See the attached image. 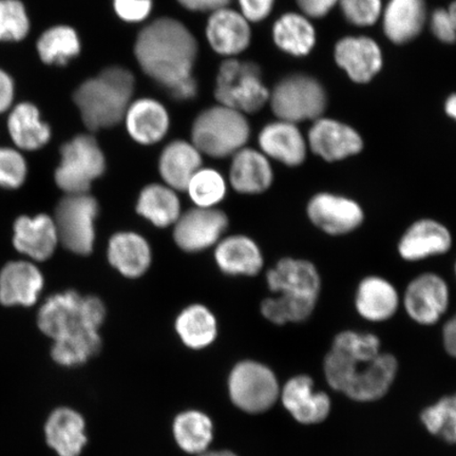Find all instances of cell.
<instances>
[{
	"label": "cell",
	"mask_w": 456,
	"mask_h": 456,
	"mask_svg": "<svg viewBox=\"0 0 456 456\" xmlns=\"http://www.w3.org/2000/svg\"><path fill=\"white\" fill-rule=\"evenodd\" d=\"M107 255L114 269L128 278L144 275L151 265L150 244L135 232H121L112 236Z\"/></svg>",
	"instance_id": "cell-31"
},
{
	"label": "cell",
	"mask_w": 456,
	"mask_h": 456,
	"mask_svg": "<svg viewBox=\"0 0 456 456\" xmlns=\"http://www.w3.org/2000/svg\"><path fill=\"white\" fill-rule=\"evenodd\" d=\"M174 435L176 443L184 452L203 453L213 440V423L208 416L201 412H184L176 416Z\"/></svg>",
	"instance_id": "cell-37"
},
{
	"label": "cell",
	"mask_w": 456,
	"mask_h": 456,
	"mask_svg": "<svg viewBox=\"0 0 456 456\" xmlns=\"http://www.w3.org/2000/svg\"><path fill=\"white\" fill-rule=\"evenodd\" d=\"M230 393L238 408L249 413H259L276 403L279 387L269 368L258 362H243L232 370Z\"/></svg>",
	"instance_id": "cell-9"
},
{
	"label": "cell",
	"mask_w": 456,
	"mask_h": 456,
	"mask_svg": "<svg viewBox=\"0 0 456 456\" xmlns=\"http://www.w3.org/2000/svg\"><path fill=\"white\" fill-rule=\"evenodd\" d=\"M44 431L45 443L60 456H78L87 443L85 421L71 409L54 410L45 420Z\"/></svg>",
	"instance_id": "cell-29"
},
{
	"label": "cell",
	"mask_w": 456,
	"mask_h": 456,
	"mask_svg": "<svg viewBox=\"0 0 456 456\" xmlns=\"http://www.w3.org/2000/svg\"><path fill=\"white\" fill-rule=\"evenodd\" d=\"M273 179L272 162L259 150L245 146L232 157L230 183L241 195H262L273 186Z\"/></svg>",
	"instance_id": "cell-22"
},
{
	"label": "cell",
	"mask_w": 456,
	"mask_h": 456,
	"mask_svg": "<svg viewBox=\"0 0 456 456\" xmlns=\"http://www.w3.org/2000/svg\"><path fill=\"white\" fill-rule=\"evenodd\" d=\"M339 0H296L302 14L307 19H323L332 11Z\"/></svg>",
	"instance_id": "cell-47"
},
{
	"label": "cell",
	"mask_w": 456,
	"mask_h": 456,
	"mask_svg": "<svg viewBox=\"0 0 456 456\" xmlns=\"http://www.w3.org/2000/svg\"><path fill=\"white\" fill-rule=\"evenodd\" d=\"M452 245V233L446 225L436 219L423 218L404 231L398 240L397 252L403 261L414 264L447 254Z\"/></svg>",
	"instance_id": "cell-15"
},
{
	"label": "cell",
	"mask_w": 456,
	"mask_h": 456,
	"mask_svg": "<svg viewBox=\"0 0 456 456\" xmlns=\"http://www.w3.org/2000/svg\"><path fill=\"white\" fill-rule=\"evenodd\" d=\"M59 242L54 220L48 215H24L14 221L13 247L31 261L48 260Z\"/></svg>",
	"instance_id": "cell-20"
},
{
	"label": "cell",
	"mask_w": 456,
	"mask_h": 456,
	"mask_svg": "<svg viewBox=\"0 0 456 456\" xmlns=\"http://www.w3.org/2000/svg\"><path fill=\"white\" fill-rule=\"evenodd\" d=\"M186 191L197 208H212L224 201L227 182L218 170L201 167L188 182Z\"/></svg>",
	"instance_id": "cell-39"
},
{
	"label": "cell",
	"mask_w": 456,
	"mask_h": 456,
	"mask_svg": "<svg viewBox=\"0 0 456 456\" xmlns=\"http://www.w3.org/2000/svg\"><path fill=\"white\" fill-rule=\"evenodd\" d=\"M421 419L428 431L442 436L448 443H454L456 436V403L454 396L444 397L435 406L421 413Z\"/></svg>",
	"instance_id": "cell-41"
},
{
	"label": "cell",
	"mask_w": 456,
	"mask_h": 456,
	"mask_svg": "<svg viewBox=\"0 0 456 456\" xmlns=\"http://www.w3.org/2000/svg\"><path fill=\"white\" fill-rule=\"evenodd\" d=\"M215 261L227 276L254 277L265 267V256L254 239L245 235L222 238L216 244Z\"/></svg>",
	"instance_id": "cell-23"
},
{
	"label": "cell",
	"mask_w": 456,
	"mask_h": 456,
	"mask_svg": "<svg viewBox=\"0 0 456 456\" xmlns=\"http://www.w3.org/2000/svg\"><path fill=\"white\" fill-rule=\"evenodd\" d=\"M41 270L28 260H14L0 270V305L31 307L37 304L44 289Z\"/></svg>",
	"instance_id": "cell-17"
},
{
	"label": "cell",
	"mask_w": 456,
	"mask_h": 456,
	"mask_svg": "<svg viewBox=\"0 0 456 456\" xmlns=\"http://www.w3.org/2000/svg\"><path fill=\"white\" fill-rule=\"evenodd\" d=\"M114 13L126 24H141L153 11V0H112Z\"/></svg>",
	"instance_id": "cell-44"
},
{
	"label": "cell",
	"mask_w": 456,
	"mask_h": 456,
	"mask_svg": "<svg viewBox=\"0 0 456 456\" xmlns=\"http://www.w3.org/2000/svg\"><path fill=\"white\" fill-rule=\"evenodd\" d=\"M259 151L287 167H298L305 162L309 148L297 124L276 119L266 124L258 134Z\"/></svg>",
	"instance_id": "cell-18"
},
{
	"label": "cell",
	"mask_w": 456,
	"mask_h": 456,
	"mask_svg": "<svg viewBox=\"0 0 456 456\" xmlns=\"http://www.w3.org/2000/svg\"><path fill=\"white\" fill-rule=\"evenodd\" d=\"M135 77L123 66H110L86 79L73 93V102L86 127L94 133L123 121L134 100Z\"/></svg>",
	"instance_id": "cell-2"
},
{
	"label": "cell",
	"mask_w": 456,
	"mask_h": 456,
	"mask_svg": "<svg viewBox=\"0 0 456 456\" xmlns=\"http://www.w3.org/2000/svg\"><path fill=\"white\" fill-rule=\"evenodd\" d=\"M101 346L99 330L86 328L54 340L51 356L61 366L77 367L98 354Z\"/></svg>",
	"instance_id": "cell-36"
},
{
	"label": "cell",
	"mask_w": 456,
	"mask_h": 456,
	"mask_svg": "<svg viewBox=\"0 0 456 456\" xmlns=\"http://www.w3.org/2000/svg\"><path fill=\"white\" fill-rule=\"evenodd\" d=\"M28 175L26 159L20 151L0 147V188L15 191L25 184Z\"/></svg>",
	"instance_id": "cell-42"
},
{
	"label": "cell",
	"mask_w": 456,
	"mask_h": 456,
	"mask_svg": "<svg viewBox=\"0 0 456 456\" xmlns=\"http://www.w3.org/2000/svg\"><path fill=\"white\" fill-rule=\"evenodd\" d=\"M200 456H237L230 452H203Z\"/></svg>",
	"instance_id": "cell-53"
},
{
	"label": "cell",
	"mask_w": 456,
	"mask_h": 456,
	"mask_svg": "<svg viewBox=\"0 0 456 456\" xmlns=\"http://www.w3.org/2000/svg\"><path fill=\"white\" fill-rule=\"evenodd\" d=\"M134 54L141 70L167 91L193 76L199 44L183 22L164 16L142 28Z\"/></svg>",
	"instance_id": "cell-1"
},
{
	"label": "cell",
	"mask_w": 456,
	"mask_h": 456,
	"mask_svg": "<svg viewBox=\"0 0 456 456\" xmlns=\"http://www.w3.org/2000/svg\"><path fill=\"white\" fill-rule=\"evenodd\" d=\"M30 28V19L20 0H0V42L24 41Z\"/></svg>",
	"instance_id": "cell-40"
},
{
	"label": "cell",
	"mask_w": 456,
	"mask_h": 456,
	"mask_svg": "<svg viewBox=\"0 0 456 456\" xmlns=\"http://www.w3.org/2000/svg\"><path fill=\"white\" fill-rule=\"evenodd\" d=\"M123 121L130 138L145 146L161 142L170 128V116L167 107L152 98L131 101Z\"/></svg>",
	"instance_id": "cell-21"
},
{
	"label": "cell",
	"mask_w": 456,
	"mask_h": 456,
	"mask_svg": "<svg viewBox=\"0 0 456 456\" xmlns=\"http://www.w3.org/2000/svg\"><path fill=\"white\" fill-rule=\"evenodd\" d=\"M444 112H446L447 117L450 118L455 119L456 118V99L455 95L452 94L449 98L444 102Z\"/></svg>",
	"instance_id": "cell-52"
},
{
	"label": "cell",
	"mask_w": 456,
	"mask_h": 456,
	"mask_svg": "<svg viewBox=\"0 0 456 456\" xmlns=\"http://www.w3.org/2000/svg\"><path fill=\"white\" fill-rule=\"evenodd\" d=\"M450 297L447 281L436 273L427 272L408 283L402 305L414 322L433 326L448 311Z\"/></svg>",
	"instance_id": "cell-11"
},
{
	"label": "cell",
	"mask_w": 456,
	"mask_h": 456,
	"mask_svg": "<svg viewBox=\"0 0 456 456\" xmlns=\"http://www.w3.org/2000/svg\"><path fill=\"white\" fill-rule=\"evenodd\" d=\"M305 210L307 219L314 226L333 237L354 232L366 219L364 210L356 200L330 191L312 196Z\"/></svg>",
	"instance_id": "cell-10"
},
{
	"label": "cell",
	"mask_w": 456,
	"mask_h": 456,
	"mask_svg": "<svg viewBox=\"0 0 456 456\" xmlns=\"http://www.w3.org/2000/svg\"><path fill=\"white\" fill-rule=\"evenodd\" d=\"M105 316V305L101 299L67 290L50 296L44 302L37 312V323L44 335L57 340L78 330H99Z\"/></svg>",
	"instance_id": "cell-4"
},
{
	"label": "cell",
	"mask_w": 456,
	"mask_h": 456,
	"mask_svg": "<svg viewBox=\"0 0 456 456\" xmlns=\"http://www.w3.org/2000/svg\"><path fill=\"white\" fill-rule=\"evenodd\" d=\"M444 346L450 355L455 356L456 353V322L455 319H450L443 329Z\"/></svg>",
	"instance_id": "cell-51"
},
{
	"label": "cell",
	"mask_w": 456,
	"mask_h": 456,
	"mask_svg": "<svg viewBox=\"0 0 456 456\" xmlns=\"http://www.w3.org/2000/svg\"><path fill=\"white\" fill-rule=\"evenodd\" d=\"M182 8L193 13H214L227 8L232 0H175Z\"/></svg>",
	"instance_id": "cell-48"
},
{
	"label": "cell",
	"mask_w": 456,
	"mask_h": 456,
	"mask_svg": "<svg viewBox=\"0 0 456 456\" xmlns=\"http://www.w3.org/2000/svg\"><path fill=\"white\" fill-rule=\"evenodd\" d=\"M240 13L249 22H260L273 12L276 0H238Z\"/></svg>",
	"instance_id": "cell-46"
},
{
	"label": "cell",
	"mask_w": 456,
	"mask_h": 456,
	"mask_svg": "<svg viewBox=\"0 0 456 456\" xmlns=\"http://www.w3.org/2000/svg\"><path fill=\"white\" fill-rule=\"evenodd\" d=\"M267 289L273 295L319 299L322 281L321 273L313 262L285 256L265 273Z\"/></svg>",
	"instance_id": "cell-14"
},
{
	"label": "cell",
	"mask_w": 456,
	"mask_h": 456,
	"mask_svg": "<svg viewBox=\"0 0 456 456\" xmlns=\"http://www.w3.org/2000/svg\"><path fill=\"white\" fill-rule=\"evenodd\" d=\"M305 138L309 151L328 163L355 157L364 147L362 136L355 128L323 117L313 122Z\"/></svg>",
	"instance_id": "cell-12"
},
{
	"label": "cell",
	"mask_w": 456,
	"mask_h": 456,
	"mask_svg": "<svg viewBox=\"0 0 456 456\" xmlns=\"http://www.w3.org/2000/svg\"><path fill=\"white\" fill-rule=\"evenodd\" d=\"M105 170L106 159L98 141L93 134H77L61 147L55 183L66 195L86 193Z\"/></svg>",
	"instance_id": "cell-7"
},
{
	"label": "cell",
	"mask_w": 456,
	"mask_h": 456,
	"mask_svg": "<svg viewBox=\"0 0 456 456\" xmlns=\"http://www.w3.org/2000/svg\"><path fill=\"white\" fill-rule=\"evenodd\" d=\"M249 138L247 116L220 104L200 112L191 127L192 144L203 155L216 159L232 157Z\"/></svg>",
	"instance_id": "cell-3"
},
{
	"label": "cell",
	"mask_w": 456,
	"mask_h": 456,
	"mask_svg": "<svg viewBox=\"0 0 456 456\" xmlns=\"http://www.w3.org/2000/svg\"><path fill=\"white\" fill-rule=\"evenodd\" d=\"M214 94L218 104L247 114L259 112L270 100L261 68L254 61L232 57L221 62Z\"/></svg>",
	"instance_id": "cell-5"
},
{
	"label": "cell",
	"mask_w": 456,
	"mask_h": 456,
	"mask_svg": "<svg viewBox=\"0 0 456 456\" xmlns=\"http://www.w3.org/2000/svg\"><path fill=\"white\" fill-rule=\"evenodd\" d=\"M272 111L277 119L294 124L316 121L328 108V94L316 77L305 73L284 77L270 91Z\"/></svg>",
	"instance_id": "cell-6"
},
{
	"label": "cell",
	"mask_w": 456,
	"mask_h": 456,
	"mask_svg": "<svg viewBox=\"0 0 456 456\" xmlns=\"http://www.w3.org/2000/svg\"><path fill=\"white\" fill-rule=\"evenodd\" d=\"M230 220L216 208H195L179 216L175 224L174 239L187 253H199L218 243L227 230Z\"/></svg>",
	"instance_id": "cell-13"
},
{
	"label": "cell",
	"mask_w": 456,
	"mask_h": 456,
	"mask_svg": "<svg viewBox=\"0 0 456 456\" xmlns=\"http://www.w3.org/2000/svg\"><path fill=\"white\" fill-rule=\"evenodd\" d=\"M334 59L352 82L368 84L384 65L383 51L374 39L347 37L336 43Z\"/></svg>",
	"instance_id": "cell-19"
},
{
	"label": "cell",
	"mask_w": 456,
	"mask_h": 456,
	"mask_svg": "<svg viewBox=\"0 0 456 456\" xmlns=\"http://www.w3.org/2000/svg\"><path fill=\"white\" fill-rule=\"evenodd\" d=\"M175 330L182 341L191 349H203L212 345L218 334L214 314L202 305L186 307L176 319Z\"/></svg>",
	"instance_id": "cell-35"
},
{
	"label": "cell",
	"mask_w": 456,
	"mask_h": 456,
	"mask_svg": "<svg viewBox=\"0 0 456 456\" xmlns=\"http://www.w3.org/2000/svg\"><path fill=\"white\" fill-rule=\"evenodd\" d=\"M98 214V201L88 192L62 198L57 204L53 219L62 247L77 255L93 253Z\"/></svg>",
	"instance_id": "cell-8"
},
{
	"label": "cell",
	"mask_w": 456,
	"mask_h": 456,
	"mask_svg": "<svg viewBox=\"0 0 456 456\" xmlns=\"http://www.w3.org/2000/svg\"><path fill=\"white\" fill-rule=\"evenodd\" d=\"M346 20L356 27H370L379 21L383 12L381 0H339Z\"/></svg>",
	"instance_id": "cell-43"
},
{
	"label": "cell",
	"mask_w": 456,
	"mask_h": 456,
	"mask_svg": "<svg viewBox=\"0 0 456 456\" xmlns=\"http://www.w3.org/2000/svg\"><path fill=\"white\" fill-rule=\"evenodd\" d=\"M282 403L296 420L306 425L322 423L330 410L328 395L314 392L313 380L307 376H297L284 386Z\"/></svg>",
	"instance_id": "cell-27"
},
{
	"label": "cell",
	"mask_w": 456,
	"mask_h": 456,
	"mask_svg": "<svg viewBox=\"0 0 456 456\" xmlns=\"http://www.w3.org/2000/svg\"><path fill=\"white\" fill-rule=\"evenodd\" d=\"M456 7L450 4L448 9H437L432 13L430 28L438 41L453 44L455 41Z\"/></svg>",
	"instance_id": "cell-45"
},
{
	"label": "cell",
	"mask_w": 456,
	"mask_h": 456,
	"mask_svg": "<svg viewBox=\"0 0 456 456\" xmlns=\"http://www.w3.org/2000/svg\"><path fill=\"white\" fill-rule=\"evenodd\" d=\"M318 300L293 297L287 295H273L261 302L262 316L266 321L284 326L287 323H298L307 321L316 309Z\"/></svg>",
	"instance_id": "cell-38"
},
{
	"label": "cell",
	"mask_w": 456,
	"mask_h": 456,
	"mask_svg": "<svg viewBox=\"0 0 456 456\" xmlns=\"http://www.w3.org/2000/svg\"><path fill=\"white\" fill-rule=\"evenodd\" d=\"M397 362L390 354H379L363 364L346 386L345 395L357 402H373L383 397L395 379Z\"/></svg>",
	"instance_id": "cell-25"
},
{
	"label": "cell",
	"mask_w": 456,
	"mask_h": 456,
	"mask_svg": "<svg viewBox=\"0 0 456 456\" xmlns=\"http://www.w3.org/2000/svg\"><path fill=\"white\" fill-rule=\"evenodd\" d=\"M15 96V85L10 74L0 69V114L12 107Z\"/></svg>",
	"instance_id": "cell-50"
},
{
	"label": "cell",
	"mask_w": 456,
	"mask_h": 456,
	"mask_svg": "<svg viewBox=\"0 0 456 456\" xmlns=\"http://www.w3.org/2000/svg\"><path fill=\"white\" fill-rule=\"evenodd\" d=\"M355 309L368 322H383L395 315L402 297L387 279L370 275L362 279L355 292Z\"/></svg>",
	"instance_id": "cell-24"
},
{
	"label": "cell",
	"mask_w": 456,
	"mask_h": 456,
	"mask_svg": "<svg viewBox=\"0 0 456 456\" xmlns=\"http://www.w3.org/2000/svg\"><path fill=\"white\" fill-rule=\"evenodd\" d=\"M205 37L215 53L232 59L249 47L252 28L240 12L227 7L209 14Z\"/></svg>",
	"instance_id": "cell-16"
},
{
	"label": "cell",
	"mask_w": 456,
	"mask_h": 456,
	"mask_svg": "<svg viewBox=\"0 0 456 456\" xmlns=\"http://www.w3.org/2000/svg\"><path fill=\"white\" fill-rule=\"evenodd\" d=\"M273 41L277 47L296 57L309 55L316 45V30L304 14L287 13L273 24Z\"/></svg>",
	"instance_id": "cell-32"
},
{
	"label": "cell",
	"mask_w": 456,
	"mask_h": 456,
	"mask_svg": "<svg viewBox=\"0 0 456 456\" xmlns=\"http://www.w3.org/2000/svg\"><path fill=\"white\" fill-rule=\"evenodd\" d=\"M175 101L187 102L195 99L199 93V84L195 76L188 77L167 90Z\"/></svg>",
	"instance_id": "cell-49"
},
{
	"label": "cell",
	"mask_w": 456,
	"mask_h": 456,
	"mask_svg": "<svg viewBox=\"0 0 456 456\" xmlns=\"http://www.w3.org/2000/svg\"><path fill=\"white\" fill-rule=\"evenodd\" d=\"M385 36L395 45H404L418 37L427 22L425 0H390L383 9Z\"/></svg>",
	"instance_id": "cell-26"
},
{
	"label": "cell",
	"mask_w": 456,
	"mask_h": 456,
	"mask_svg": "<svg viewBox=\"0 0 456 456\" xmlns=\"http://www.w3.org/2000/svg\"><path fill=\"white\" fill-rule=\"evenodd\" d=\"M8 133L17 150L36 151L48 144L53 136L50 125L43 121L41 111L32 102H20L10 111Z\"/></svg>",
	"instance_id": "cell-28"
},
{
	"label": "cell",
	"mask_w": 456,
	"mask_h": 456,
	"mask_svg": "<svg viewBox=\"0 0 456 456\" xmlns=\"http://www.w3.org/2000/svg\"><path fill=\"white\" fill-rule=\"evenodd\" d=\"M37 50L44 64L64 67L81 54L82 41L73 27L56 25L41 34Z\"/></svg>",
	"instance_id": "cell-33"
},
{
	"label": "cell",
	"mask_w": 456,
	"mask_h": 456,
	"mask_svg": "<svg viewBox=\"0 0 456 456\" xmlns=\"http://www.w3.org/2000/svg\"><path fill=\"white\" fill-rule=\"evenodd\" d=\"M136 212L153 225L165 228L175 224L181 216V204L173 188L151 184L140 193Z\"/></svg>",
	"instance_id": "cell-34"
},
{
	"label": "cell",
	"mask_w": 456,
	"mask_h": 456,
	"mask_svg": "<svg viewBox=\"0 0 456 456\" xmlns=\"http://www.w3.org/2000/svg\"><path fill=\"white\" fill-rule=\"evenodd\" d=\"M201 167L202 153L183 140L170 142L159 157V175L174 191H186L188 182Z\"/></svg>",
	"instance_id": "cell-30"
}]
</instances>
